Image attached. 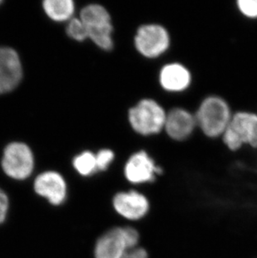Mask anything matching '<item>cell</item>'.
I'll use <instances>...</instances> for the list:
<instances>
[{
    "mask_svg": "<svg viewBox=\"0 0 257 258\" xmlns=\"http://www.w3.org/2000/svg\"><path fill=\"white\" fill-rule=\"evenodd\" d=\"M127 180L133 184H143L153 181L155 175H160L162 169L155 164L146 151L134 153L128 159L124 169Z\"/></svg>",
    "mask_w": 257,
    "mask_h": 258,
    "instance_id": "52a82bcc",
    "label": "cell"
},
{
    "mask_svg": "<svg viewBox=\"0 0 257 258\" xmlns=\"http://www.w3.org/2000/svg\"><path fill=\"white\" fill-rule=\"evenodd\" d=\"M123 258H148V253L142 247L136 246L133 248L128 249Z\"/></svg>",
    "mask_w": 257,
    "mask_h": 258,
    "instance_id": "d6986e66",
    "label": "cell"
},
{
    "mask_svg": "<svg viewBox=\"0 0 257 258\" xmlns=\"http://www.w3.org/2000/svg\"><path fill=\"white\" fill-rule=\"evenodd\" d=\"M237 7L243 15L250 19H257V0H239Z\"/></svg>",
    "mask_w": 257,
    "mask_h": 258,
    "instance_id": "ac0fdd59",
    "label": "cell"
},
{
    "mask_svg": "<svg viewBox=\"0 0 257 258\" xmlns=\"http://www.w3.org/2000/svg\"><path fill=\"white\" fill-rule=\"evenodd\" d=\"M34 166V156L27 145L13 142L6 146L2 166L9 176L16 180L26 179L31 175Z\"/></svg>",
    "mask_w": 257,
    "mask_h": 258,
    "instance_id": "8992f818",
    "label": "cell"
},
{
    "mask_svg": "<svg viewBox=\"0 0 257 258\" xmlns=\"http://www.w3.org/2000/svg\"><path fill=\"white\" fill-rule=\"evenodd\" d=\"M223 142L231 151H237L243 145L257 148V115L240 111L231 116L224 132Z\"/></svg>",
    "mask_w": 257,
    "mask_h": 258,
    "instance_id": "277c9868",
    "label": "cell"
},
{
    "mask_svg": "<svg viewBox=\"0 0 257 258\" xmlns=\"http://www.w3.org/2000/svg\"><path fill=\"white\" fill-rule=\"evenodd\" d=\"M66 34L71 39L77 42H84L88 39L86 28L79 17H74L69 21L66 27Z\"/></svg>",
    "mask_w": 257,
    "mask_h": 258,
    "instance_id": "2e32d148",
    "label": "cell"
},
{
    "mask_svg": "<svg viewBox=\"0 0 257 258\" xmlns=\"http://www.w3.org/2000/svg\"><path fill=\"white\" fill-rule=\"evenodd\" d=\"M22 79L20 57L10 48H0V94L10 92Z\"/></svg>",
    "mask_w": 257,
    "mask_h": 258,
    "instance_id": "9c48e42d",
    "label": "cell"
},
{
    "mask_svg": "<svg viewBox=\"0 0 257 258\" xmlns=\"http://www.w3.org/2000/svg\"><path fill=\"white\" fill-rule=\"evenodd\" d=\"M113 206L120 216L132 221L145 217L150 207L147 198L136 190L118 193L113 199Z\"/></svg>",
    "mask_w": 257,
    "mask_h": 258,
    "instance_id": "8fae6325",
    "label": "cell"
},
{
    "mask_svg": "<svg viewBox=\"0 0 257 258\" xmlns=\"http://www.w3.org/2000/svg\"><path fill=\"white\" fill-rule=\"evenodd\" d=\"M134 43L136 50L142 56L147 58H158L170 48V34L162 25L146 24L136 30Z\"/></svg>",
    "mask_w": 257,
    "mask_h": 258,
    "instance_id": "5b68a950",
    "label": "cell"
},
{
    "mask_svg": "<svg viewBox=\"0 0 257 258\" xmlns=\"http://www.w3.org/2000/svg\"><path fill=\"white\" fill-rule=\"evenodd\" d=\"M74 168L82 176H89L97 172V164L95 154L92 151H85L74 158Z\"/></svg>",
    "mask_w": 257,
    "mask_h": 258,
    "instance_id": "9a60e30c",
    "label": "cell"
},
{
    "mask_svg": "<svg viewBox=\"0 0 257 258\" xmlns=\"http://www.w3.org/2000/svg\"><path fill=\"white\" fill-rule=\"evenodd\" d=\"M1 3H2V1H1V0H0V4H1Z\"/></svg>",
    "mask_w": 257,
    "mask_h": 258,
    "instance_id": "44dd1931",
    "label": "cell"
},
{
    "mask_svg": "<svg viewBox=\"0 0 257 258\" xmlns=\"http://www.w3.org/2000/svg\"><path fill=\"white\" fill-rule=\"evenodd\" d=\"M79 18L86 28L88 39L104 51H110L114 48L111 16L103 5H86L80 11Z\"/></svg>",
    "mask_w": 257,
    "mask_h": 258,
    "instance_id": "7a4b0ae2",
    "label": "cell"
},
{
    "mask_svg": "<svg viewBox=\"0 0 257 258\" xmlns=\"http://www.w3.org/2000/svg\"><path fill=\"white\" fill-rule=\"evenodd\" d=\"M231 116L232 114L227 102L216 95H211L202 100L195 114L197 127L210 138L222 136Z\"/></svg>",
    "mask_w": 257,
    "mask_h": 258,
    "instance_id": "6da1fadb",
    "label": "cell"
},
{
    "mask_svg": "<svg viewBox=\"0 0 257 258\" xmlns=\"http://www.w3.org/2000/svg\"><path fill=\"white\" fill-rule=\"evenodd\" d=\"M167 112L156 100L143 99L128 110L131 128L137 134L150 137L164 131Z\"/></svg>",
    "mask_w": 257,
    "mask_h": 258,
    "instance_id": "3957f363",
    "label": "cell"
},
{
    "mask_svg": "<svg viewBox=\"0 0 257 258\" xmlns=\"http://www.w3.org/2000/svg\"><path fill=\"white\" fill-rule=\"evenodd\" d=\"M9 207V199L4 191L0 189V223L5 220Z\"/></svg>",
    "mask_w": 257,
    "mask_h": 258,
    "instance_id": "ffe728a7",
    "label": "cell"
},
{
    "mask_svg": "<svg viewBox=\"0 0 257 258\" xmlns=\"http://www.w3.org/2000/svg\"><path fill=\"white\" fill-rule=\"evenodd\" d=\"M37 194L46 198L54 206L60 205L67 196V185L63 176L55 171L42 173L34 181Z\"/></svg>",
    "mask_w": 257,
    "mask_h": 258,
    "instance_id": "30bf717a",
    "label": "cell"
},
{
    "mask_svg": "<svg viewBox=\"0 0 257 258\" xmlns=\"http://www.w3.org/2000/svg\"><path fill=\"white\" fill-rule=\"evenodd\" d=\"M196 127L195 115L184 108H173L166 114L164 131L173 141H185L191 136Z\"/></svg>",
    "mask_w": 257,
    "mask_h": 258,
    "instance_id": "ba28073f",
    "label": "cell"
},
{
    "mask_svg": "<svg viewBox=\"0 0 257 258\" xmlns=\"http://www.w3.org/2000/svg\"><path fill=\"white\" fill-rule=\"evenodd\" d=\"M98 171H106L114 159V151L110 149H102L95 154Z\"/></svg>",
    "mask_w": 257,
    "mask_h": 258,
    "instance_id": "e0dca14e",
    "label": "cell"
},
{
    "mask_svg": "<svg viewBox=\"0 0 257 258\" xmlns=\"http://www.w3.org/2000/svg\"><path fill=\"white\" fill-rule=\"evenodd\" d=\"M159 82L168 92H183L190 86L191 74L182 63H167L160 70Z\"/></svg>",
    "mask_w": 257,
    "mask_h": 258,
    "instance_id": "4fadbf2b",
    "label": "cell"
},
{
    "mask_svg": "<svg viewBox=\"0 0 257 258\" xmlns=\"http://www.w3.org/2000/svg\"><path fill=\"white\" fill-rule=\"evenodd\" d=\"M124 229L115 227L100 236L95 245V258H123L128 250Z\"/></svg>",
    "mask_w": 257,
    "mask_h": 258,
    "instance_id": "7c38bea8",
    "label": "cell"
},
{
    "mask_svg": "<svg viewBox=\"0 0 257 258\" xmlns=\"http://www.w3.org/2000/svg\"><path fill=\"white\" fill-rule=\"evenodd\" d=\"M44 12L56 22L70 21L76 12L73 0H45L43 2Z\"/></svg>",
    "mask_w": 257,
    "mask_h": 258,
    "instance_id": "5bb4252c",
    "label": "cell"
}]
</instances>
